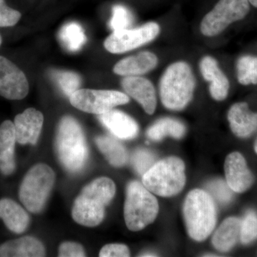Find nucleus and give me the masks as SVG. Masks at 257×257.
Segmentation results:
<instances>
[{"label": "nucleus", "instance_id": "obj_16", "mask_svg": "<svg viewBox=\"0 0 257 257\" xmlns=\"http://www.w3.org/2000/svg\"><path fill=\"white\" fill-rule=\"evenodd\" d=\"M227 118L231 131L238 138H248L257 130V113L250 110L247 103L233 104Z\"/></svg>", "mask_w": 257, "mask_h": 257}, {"label": "nucleus", "instance_id": "obj_37", "mask_svg": "<svg viewBox=\"0 0 257 257\" xmlns=\"http://www.w3.org/2000/svg\"><path fill=\"white\" fill-rule=\"evenodd\" d=\"M254 150L255 152L257 154V139L256 140V141H255L254 143Z\"/></svg>", "mask_w": 257, "mask_h": 257}, {"label": "nucleus", "instance_id": "obj_14", "mask_svg": "<svg viewBox=\"0 0 257 257\" xmlns=\"http://www.w3.org/2000/svg\"><path fill=\"white\" fill-rule=\"evenodd\" d=\"M44 123L41 111L29 108L15 118L17 142L20 145H35L38 141Z\"/></svg>", "mask_w": 257, "mask_h": 257}, {"label": "nucleus", "instance_id": "obj_34", "mask_svg": "<svg viewBox=\"0 0 257 257\" xmlns=\"http://www.w3.org/2000/svg\"><path fill=\"white\" fill-rule=\"evenodd\" d=\"M85 251L82 245L75 242L62 243L59 248V256L60 257H84Z\"/></svg>", "mask_w": 257, "mask_h": 257}, {"label": "nucleus", "instance_id": "obj_24", "mask_svg": "<svg viewBox=\"0 0 257 257\" xmlns=\"http://www.w3.org/2000/svg\"><path fill=\"white\" fill-rule=\"evenodd\" d=\"M186 133L185 126L172 118H162L147 130V137L154 141H160L165 137L181 139Z\"/></svg>", "mask_w": 257, "mask_h": 257}, {"label": "nucleus", "instance_id": "obj_36", "mask_svg": "<svg viewBox=\"0 0 257 257\" xmlns=\"http://www.w3.org/2000/svg\"><path fill=\"white\" fill-rule=\"evenodd\" d=\"M140 256H157V255H155V253H143V254H142Z\"/></svg>", "mask_w": 257, "mask_h": 257}, {"label": "nucleus", "instance_id": "obj_10", "mask_svg": "<svg viewBox=\"0 0 257 257\" xmlns=\"http://www.w3.org/2000/svg\"><path fill=\"white\" fill-rule=\"evenodd\" d=\"M160 27L156 23L145 24L140 28L113 32L106 39L104 46L112 54H122L143 46L156 39Z\"/></svg>", "mask_w": 257, "mask_h": 257}, {"label": "nucleus", "instance_id": "obj_31", "mask_svg": "<svg viewBox=\"0 0 257 257\" xmlns=\"http://www.w3.org/2000/svg\"><path fill=\"white\" fill-rule=\"evenodd\" d=\"M208 189L221 204H228L233 198V191L230 189L226 182L218 179L209 182L207 186Z\"/></svg>", "mask_w": 257, "mask_h": 257}, {"label": "nucleus", "instance_id": "obj_7", "mask_svg": "<svg viewBox=\"0 0 257 257\" xmlns=\"http://www.w3.org/2000/svg\"><path fill=\"white\" fill-rule=\"evenodd\" d=\"M55 182V174L51 167L45 164L34 166L20 185V201L30 212H40L46 204Z\"/></svg>", "mask_w": 257, "mask_h": 257}, {"label": "nucleus", "instance_id": "obj_12", "mask_svg": "<svg viewBox=\"0 0 257 257\" xmlns=\"http://www.w3.org/2000/svg\"><path fill=\"white\" fill-rule=\"evenodd\" d=\"M224 171L226 183L233 192L243 193L252 186L254 178L239 152H232L226 157Z\"/></svg>", "mask_w": 257, "mask_h": 257}, {"label": "nucleus", "instance_id": "obj_11", "mask_svg": "<svg viewBox=\"0 0 257 257\" xmlns=\"http://www.w3.org/2000/svg\"><path fill=\"white\" fill-rule=\"evenodd\" d=\"M29 92L26 75L16 64L0 56V96L10 100H20Z\"/></svg>", "mask_w": 257, "mask_h": 257}, {"label": "nucleus", "instance_id": "obj_13", "mask_svg": "<svg viewBox=\"0 0 257 257\" xmlns=\"http://www.w3.org/2000/svg\"><path fill=\"white\" fill-rule=\"evenodd\" d=\"M121 86L128 95L143 106L147 114L155 113L157 103L156 91L149 79L138 76L125 77L121 80Z\"/></svg>", "mask_w": 257, "mask_h": 257}, {"label": "nucleus", "instance_id": "obj_9", "mask_svg": "<svg viewBox=\"0 0 257 257\" xmlns=\"http://www.w3.org/2000/svg\"><path fill=\"white\" fill-rule=\"evenodd\" d=\"M69 101L79 110L99 115L111 110L115 106L127 104L130 97L118 91L82 89L72 94Z\"/></svg>", "mask_w": 257, "mask_h": 257}, {"label": "nucleus", "instance_id": "obj_27", "mask_svg": "<svg viewBox=\"0 0 257 257\" xmlns=\"http://www.w3.org/2000/svg\"><path fill=\"white\" fill-rule=\"evenodd\" d=\"M50 76L62 92L69 97L79 89L82 83L81 77L78 74L69 71L52 69L50 72Z\"/></svg>", "mask_w": 257, "mask_h": 257}, {"label": "nucleus", "instance_id": "obj_2", "mask_svg": "<svg viewBox=\"0 0 257 257\" xmlns=\"http://www.w3.org/2000/svg\"><path fill=\"white\" fill-rule=\"evenodd\" d=\"M195 84V78L188 63L179 61L171 64L160 79L162 104L170 110H182L192 100Z\"/></svg>", "mask_w": 257, "mask_h": 257}, {"label": "nucleus", "instance_id": "obj_3", "mask_svg": "<svg viewBox=\"0 0 257 257\" xmlns=\"http://www.w3.org/2000/svg\"><path fill=\"white\" fill-rule=\"evenodd\" d=\"M56 150L61 163L72 173L80 172L88 158V148L82 126L72 116H64L59 123Z\"/></svg>", "mask_w": 257, "mask_h": 257}, {"label": "nucleus", "instance_id": "obj_20", "mask_svg": "<svg viewBox=\"0 0 257 257\" xmlns=\"http://www.w3.org/2000/svg\"><path fill=\"white\" fill-rule=\"evenodd\" d=\"M45 256L43 244L36 238L24 236L0 245V257H42Z\"/></svg>", "mask_w": 257, "mask_h": 257}, {"label": "nucleus", "instance_id": "obj_23", "mask_svg": "<svg viewBox=\"0 0 257 257\" xmlns=\"http://www.w3.org/2000/svg\"><path fill=\"white\" fill-rule=\"evenodd\" d=\"M96 144L101 153L110 165L121 167L128 162V153L124 147L116 139L109 136H99L96 138Z\"/></svg>", "mask_w": 257, "mask_h": 257}, {"label": "nucleus", "instance_id": "obj_1", "mask_svg": "<svg viewBox=\"0 0 257 257\" xmlns=\"http://www.w3.org/2000/svg\"><path fill=\"white\" fill-rule=\"evenodd\" d=\"M116 186L111 179H94L82 189L72 207V218L77 224L88 227L100 224L104 217L105 207L112 200Z\"/></svg>", "mask_w": 257, "mask_h": 257}, {"label": "nucleus", "instance_id": "obj_39", "mask_svg": "<svg viewBox=\"0 0 257 257\" xmlns=\"http://www.w3.org/2000/svg\"><path fill=\"white\" fill-rule=\"evenodd\" d=\"M1 44H2V37H1V35H0V45H1Z\"/></svg>", "mask_w": 257, "mask_h": 257}, {"label": "nucleus", "instance_id": "obj_26", "mask_svg": "<svg viewBox=\"0 0 257 257\" xmlns=\"http://www.w3.org/2000/svg\"><path fill=\"white\" fill-rule=\"evenodd\" d=\"M238 82L242 85L257 84V57L245 55L236 63Z\"/></svg>", "mask_w": 257, "mask_h": 257}, {"label": "nucleus", "instance_id": "obj_25", "mask_svg": "<svg viewBox=\"0 0 257 257\" xmlns=\"http://www.w3.org/2000/svg\"><path fill=\"white\" fill-rule=\"evenodd\" d=\"M58 37L64 48L72 52L80 50L87 41L82 26L74 22L64 25L59 32Z\"/></svg>", "mask_w": 257, "mask_h": 257}, {"label": "nucleus", "instance_id": "obj_35", "mask_svg": "<svg viewBox=\"0 0 257 257\" xmlns=\"http://www.w3.org/2000/svg\"><path fill=\"white\" fill-rule=\"evenodd\" d=\"M248 1H249L250 4L257 8V0H248Z\"/></svg>", "mask_w": 257, "mask_h": 257}, {"label": "nucleus", "instance_id": "obj_5", "mask_svg": "<svg viewBox=\"0 0 257 257\" xmlns=\"http://www.w3.org/2000/svg\"><path fill=\"white\" fill-rule=\"evenodd\" d=\"M143 184L162 197L179 194L186 184L185 165L178 157H170L155 163L143 175Z\"/></svg>", "mask_w": 257, "mask_h": 257}, {"label": "nucleus", "instance_id": "obj_4", "mask_svg": "<svg viewBox=\"0 0 257 257\" xmlns=\"http://www.w3.org/2000/svg\"><path fill=\"white\" fill-rule=\"evenodd\" d=\"M183 214L187 233L195 241H204L215 227V203L212 196L202 189H194L187 194Z\"/></svg>", "mask_w": 257, "mask_h": 257}, {"label": "nucleus", "instance_id": "obj_22", "mask_svg": "<svg viewBox=\"0 0 257 257\" xmlns=\"http://www.w3.org/2000/svg\"><path fill=\"white\" fill-rule=\"evenodd\" d=\"M241 225V220L239 218L225 219L213 236V246L221 252L229 251L239 239Z\"/></svg>", "mask_w": 257, "mask_h": 257}, {"label": "nucleus", "instance_id": "obj_29", "mask_svg": "<svg viewBox=\"0 0 257 257\" xmlns=\"http://www.w3.org/2000/svg\"><path fill=\"white\" fill-rule=\"evenodd\" d=\"M133 16L130 10L122 5H115L109 27L113 32L127 29L133 23Z\"/></svg>", "mask_w": 257, "mask_h": 257}, {"label": "nucleus", "instance_id": "obj_32", "mask_svg": "<svg viewBox=\"0 0 257 257\" xmlns=\"http://www.w3.org/2000/svg\"><path fill=\"white\" fill-rule=\"evenodd\" d=\"M21 17L20 12L8 7L5 0H0V28L14 26Z\"/></svg>", "mask_w": 257, "mask_h": 257}, {"label": "nucleus", "instance_id": "obj_18", "mask_svg": "<svg viewBox=\"0 0 257 257\" xmlns=\"http://www.w3.org/2000/svg\"><path fill=\"white\" fill-rule=\"evenodd\" d=\"M17 143L15 124L10 120L0 125V172L10 175L16 169L15 147Z\"/></svg>", "mask_w": 257, "mask_h": 257}, {"label": "nucleus", "instance_id": "obj_28", "mask_svg": "<svg viewBox=\"0 0 257 257\" xmlns=\"http://www.w3.org/2000/svg\"><path fill=\"white\" fill-rule=\"evenodd\" d=\"M240 241L243 244H248L257 239V214L248 211L241 220Z\"/></svg>", "mask_w": 257, "mask_h": 257}, {"label": "nucleus", "instance_id": "obj_19", "mask_svg": "<svg viewBox=\"0 0 257 257\" xmlns=\"http://www.w3.org/2000/svg\"><path fill=\"white\" fill-rule=\"evenodd\" d=\"M158 64V58L151 52H140L130 56L115 64L113 72L124 77L143 75L153 70Z\"/></svg>", "mask_w": 257, "mask_h": 257}, {"label": "nucleus", "instance_id": "obj_17", "mask_svg": "<svg viewBox=\"0 0 257 257\" xmlns=\"http://www.w3.org/2000/svg\"><path fill=\"white\" fill-rule=\"evenodd\" d=\"M98 118L101 124L116 138L121 140H132L138 136V123L123 111L111 109L99 114Z\"/></svg>", "mask_w": 257, "mask_h": 257}, {"label": "nucleus", "instance_id": "obj_38", "mask_svg": "<svg viewBox=\"0 0 257 257\" xmlns=\"http://www.w3.org/2000/svg\"><path fill=\"white\" fill-rule=\"evenodd\" d=\"M204 256H216V255H213V254L208 255V254H206V255H204Z\"/></svg>", "mask_w": 257, "mask_h": 257}, {"label": "nucleus", "instance_id": "obj_30", "mask_svg": "<svg viewBox=\"0 0 257 257\" xmlns=\"http://www.w3.org/2000/svg\"><path fill=\"white\" fill-rule=\"evenodd\" d=\"M155 157L147 150H138L132 157V163L140 175H144L155 165Z\"/></svg>", "mask_w": 257, "mask_h": 257}, {"label": "nucleus", "instance_id": "obj_8", "mask_svg": "<svg viewBox=\"0 0 257 257\" xmlns=\"http://www.w3.org/2000/svg\"><path fill=\"white\" fill-rule=\"evenodd\" d=\"M249 10L248 0H219L203 18L200 31L204 36H216L231 24L243 20Z\"/></svg>", "mask_w": 257, "mask_h": 257}, {"label": "nucleus", "instance_id": "obj_6", "mask_svg": "<svg viewBox=\"0 0 257 257\" xmlns=\"http://www.w3.org/2000/svg\"><path fill=\"white\" fill-rule=\"evenodd\" d=\"M159 212L157 199L139 182H132L126 188L124 207L125 223L128 229L138 231L156 219Z\"/></svg>", "mask_w": 257, "mask_h": 257}, {"label": "nucleus", "instance_id": "obj_15", "mask_svg": "<svg viewBox=\"0 0 257 257\" xmlns=\"http://www.w3.org/2000/svg\"><path fill=\"white\" fill-rule=\"evenodd\" d=\"M203 78L209 83V92L216 101L226 99L229 90V81L214 57L206 56L199 64Z\"/></svg>", "mask_w": 257, "mask_h": 257}, {"label": "nucleus", "instance_id": "obj_21", "mask_svg": "<svg viewBox=\"0 0 257 257\" xmlns=\"http://www.w3.org/2000/svg\"><path fill=\"white\" fill-rule=\"evenodd\" d=\"M0 219L15 234L23 233L30 224L28 212L18 203L8 198L0 199Z\"/></svg>", "mask_w": 257, "mask_h": 257}, {"label": "nucleus", "instance_id": "obj_33", "mask_svg": "<svg viewBox=\"0 0 257 257\" xmlns=\"http://www.w3.org/2000/svg\"><path fill=\"white\" fill-rule=\"evenodd\" d=\"M130 256V250L126 245L121 243H109L101 248L100 257H127Z\"/></svg>", "mask_w": 257, "mask_h": 257}]
</instances>
